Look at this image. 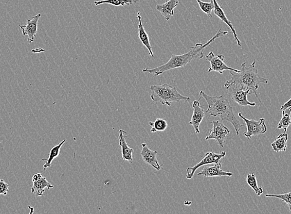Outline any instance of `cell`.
Listing matches in <instances>:
<instances>
[{"label": "cell", "mask_w": 291, "mask_h": 214, "mask_svg": "<svg viewBox=\"0 0 291 214\" xmlns=\"http://www.w3.org/2000/svg\"><path fill=\"white\" fill-rule=\"evenodd\" d=\"M265 197L278 198V199L286 202L289 207V209L291 211V192L286 193L285 194L282 195L267 194L265 195Z\"/></svg>", "instance_id": "cell-26"}, {"label": "cell", "mask_w": 291, "mask_h": 214, "mask_svg": "<svg viewBox=\"0 0 291 214\" xmlns=\"http://www.w3.org/2000/svg\"><path fill=\"white\" fill-rule=\"evenodd\" d=\"M221 163H219L215 164L214 166L211 167H205L201 172L198 173V175H201L204 177H222L228 176L231 177L233 175V173L229 172H224L221 169Z\"/></svg>", "instance_id": "cell-16"}, {"label": "cell", "mask_w": 291, "mask_h": 214, "mask_svg": "<svg viewBox=\"0 0 291 214\" xmlns=\"http://www.w3.org/2000/svg\"><path fill=\"white\" fill-rule=\"evenodd\" d=\"M33 185L31 188V192L34 193L36 197H40L44 195L45 189L51 190L54 188V185L47 181L45 177H43L40 173L33 175Z\"/></svg>", "instance_id": "cell-11"}, {"label": "cell", "mask_w": 291, "mask_h": 214, "mask_svg": "<svg viewBox=\"0 0 291 214\" xmlns=\"http://www.w3.org/2000/svg\"><path fill=\"white\" fill-rule=\"evenodd\" d=\"M149 125L152 127L151 129L152 133L165 131L168 127L167 121L163 119H157L154 122H149Z\"/></svg>", "instance_id": "cell-23"}, {"label": "cell", "mask_w": 291, "mask_h": 214, "mask_svg": "<svg viewBox=\"0 0 291 214\" xmlns=\"http://www.w3.org/2000/svg\"><path fill=\"white\" fill-rule=\"evenodd\" d=\"M238 117L241 118L245 123L247 127V132L244 133L245 137L251 138L252 136L264 134L267 131V127L265 124V120L263 118L255 120L248 119L243 116L240 113L238 114Z\"/></svg>", "instance_id": "cell-5"}, {"label": "cell", "mask_w": 291, "mask_h": 214, "mask_svg": "<svg viewBox=\"0 0 291 214\" xmlns=\"http://www.w3.org/2000/svg\"><path fill=\"white\" fill-rule=\"evenodd\" d=\"M127 132L124 130H120L119 131V145L122 148V159L124 161L129 162V163H133V153L134 150L129 147L126 142Z\"/></svg>", "instance_id": "cell-15"}, {"label": "cell", "mask_w": 291, "mask_h": 214, "mask_svg": "<svg viewBox=\"0 0 291 214\" xmlns=\"http://www.w3.org/2000/svg\"><path fill=\"white\" fill-rule=\"evenodd\" d=\"M288 140V135L286 132L280 134L271 144L273 150L276 152L286 151L287 149Z\"/></svg>", "instance_id": "cell-19"}, {"label": "cell", "mask_w": 291, "mask_h": 214, "mask_svg": "<svg viewBox=\"0 0 291 214\" xmlns=\"http://www.w3.org/2000/svg\"><path fill=\"white\" fill-rule=\"evenodd\" d=\"M41 17V14L38 13L35 16L27 20V24L25 26H19L21 29L22 35H27V41L29 43H33L35 40L36 34L38 32V22Z\"/></svg>", "instance_id": "cell-10"}, {"label": "cell", "mask_w": 291, "mask_h": 214, "mask_svg": "<svg viewBox=\"0 0 291 214\" xmlns=\"http://www.w3.org/2000/svg\"><path fill=\"white\" fill-rule=\"evenodd\" d=\"M66 142V140H63L62 142L59 143L58 145H56L55 147L52 148L49 154V158L48 159H42V161H46V163L44 165V170H47V168L51 167L52 161H54V159L58 158L60 156V149L62 146L64 145Z\"/></svg>", "instance_id": "cell-20"}, {"label": "cell", "mask_w": 291, "mask_h": 214, "mask_svg": "<svg viewBox=\"0 0 291 214\" xmlns=\"http://www.w3.org/2000/svg\"><path fill=\"white\" fill-rule=\"evenodd\" d=\"M226 154V152L224 151L220 152L219 154L214 152H207L204 158L199 164L195 165L194 167L187 168L186 178L188 180L192 179L194 176L195 171L201 166L220 163V160L224 158Z\"/></svg>", "instance_id": "cell-8"}, {"label": "cell", "mask_w": 291, "mask_h": 214, "mask_svg": "<svg viewBox=\"0 0 291 214\" xmlns=\"http://www.w3.org/2000/svg\"><path fill=\"white\" fill-rule=\"evenodd\" d=\"M179 4V0H169L165 3L158 4L156 8L166 20H169L174 16L175 9Z\"/></svg>", "instance_id": "cell-17"}, {"label": "cell", "mask_w": 291, "mask_h": 214, "mask_svg": "<svg viewBox=\"0 0 291 214\" xmlns=\"http://www.w3.org/2000/svg\"><path fill=\"white\" fill-rule=\"evenodd\" d=\"M138 0H102V1H95V6H99L102 4H110L115 6H125L130 5L133 3H136Z\"/></svg>", "instance_id": "cell-22"}, {"label": "cell", "mask_w": 291, "mask_h": 214, "mask_svg": "<svg viewBox=\"0 0 291 214\" xmlns=\"http://www.w3.org/2000/svg\"><path fill=\"white\" fill-rule=\"evenodd\" d=\"M228 33L229 32L222 31L220 29L218 31L217 33L212 38H211L208 42H207L205 44L203 45L201 43H197L195 47H190L191 50L187 53L181 54V55L172 54L170 60L164 64V65L153 68V69L146 68V69L143 70V72L149 73V74L158 76L163 74L164 72L168 71V70L185 67V66L193 60L203 58L204 56V49L207 47H208L211 43H213L217 38H219L220 36H226L228 35Z\"/></svg>", "instance_id": "cell-1"}, {"label": "cell", "mask_w": 291, "mask_h": 214, "mask_svg": "<svg viewBox=\"0 0 291 214\" xmlns=\"http://www.w3.org/2000/svg\"><path fill=\"white\" fill-rule=\"evenodd\" d=\"M142 149L140 154L143 161L147 165L152 166L156 170H160L163 165H159L158 159H157L158 151H152V150L150 149L147 147L146 143H142Z\"/></svg>", "instance_id": "cell-13"}, {"label": "cell", "mask_w": 291, "mask_h": 214, "mask_svg": "<svg viewBox=\"0 0 291 214\" xmlns=\"http://www.w3.org/2000/svg\"><path fill=\"white\" fill-rule=\"evenodd\" d=\"M246 181L250 187L253 189L256 195L260 196L263 194V188L258 185L257 179H256V175L255 173L248 174Z\"/></svg>", "instance_id": "cell-21"}, {"label": "cell", "mask_w": 291, "mask_h": 214, "mask_svg": "<svg viewBox=\"0 0 291 214\" xmlns=\"http://www.w3.org/2000/svg\"><path fill=\"white\" fill-rule=\"evenodd\" d=\"M201 99L200 97L199 100H195L192 103V108H193V113L189 122V124L192 125L194 129L195 133H200V125L201 124L202 120H203L205 116V111L204 109L200 105V100Z\"/></svg>", "instance_id": "cell-12"}, {"label": "cell", "mask_w": 291, "mask_h": 214, "mask_svg": "<svg viewBox=\"0 0 291 214\" xmlns=\"http://www.w3.org/2000/svg\"><path fill=\"white\" fill-rule=\"evenodd\" d=\"M198 4H199L200 9L203 11L204 13H205L208 17H212V15L211 13L214 10V3L213 0H211L209 3L206 2L202 1L201 0H196Z\"/></svg>", "instance_id": "cell-25"}, {"label": "cell", "mask_w": 291, "mask_h": 214, "mask_svg": "<svg viewBox=\"0 0 291 214\" xmlns=\"http://www.w3.org/2000/svg\"><path fill=\"white\" fill-rule=\"evenodd\" d=\"M229 89L230 93V97L234 102L237 103L238 105L242 106H255V102H251L247 99V96L251 94H254L253 91L249 88L244 89L240 86L233 85Z\"/></svg>", "instance_id": "cell-9"}, {"label": "cell", "mask_w": 291, "mask_h": 214, "mask_svg": "<svg viewBox=\"0 0 291 214\" xmlns=\"http://www.w3.org/2000/svg\"><path fill=\"white\" fill-rule=\"evenodd\" d=\"M9 184L4 181L3 179H0V195L6 196L9 190Z\"/></svg>", "instance_id": "cell-27"}, {"label": "cell", "mask_w": 291, "mask_h": 214, "mask_svg": "<svg viewBox=\"0 0 291 214\" xmlns=\"http://www.w3.org/2000/svg\"><path fill=\"white\" fill-rule=\"evenodd\" d=\"M291 108V98L288 100L286 103L284 104L283 106H281L280 110L286 111V109Z\"/></svg>", "instance_id": "cell-28"}, {"label": "cell", "mask_w": 291, "mask_h": 214, "mask_svg": "<svg viewBox=\"0 0 291 214\" xmlns=\"http://www.w3.org/2000/svg\"><path fill=\"white\" fill-rule=\"evenodd\" d=\"M289 109H290V111H289V113L288 114L285 113V111H282L283 117H282V119L278 125V129H283L285 132H287L288 127L291 125V108H289Z\"/></svg>", "instance_id": "cell-24"}, {"label": "cell", "mask_w": 291, "mask_h": 214, "mask_svg": "<svg viewBox=\"0 0 291 214\" xmlns=\"http://www.w3.org/2000/svg\"><path fill=\"white\" fill-rule=\"evenodd\" d=\"M200 97H203L207 103L208 108L206 113L210 114L213 117H219L221 120H226L233 125L237 135H239L240 129L245 126V124H240L238 120L236 119L233 113V107L231 106L230 102L225 98L224 96H209L206 95L203 91L200 92Z\"/></svg>", "instance_id": "cell-3"}, {"label": "cell", "mask_w": 291, "mask_h": 214, "mask_svg": "<svg viewBox=\"0 0 291 214\" xmlns=\"http://www.w3.org/2000/svg\"><path fill=\"white\" fill-rule=\"evenodd\" d=\"M213 128L210 130V133L205 138L206 140H215L218 145L220 147H224L225 139L230 134L231 131L219 120H214L211 122Z\"/></svg>", "instance_id": "cell-6"}, {"label": "cell", "mask_w": 291, "mask_h": 214, "mask_svg": "<svg viewBox=\"0 0 291 214\" xmlns=\"http://www.w3.org/2000/svg\"><path fill=\"white\" fill-rule=\"evenodd\" d=\"M213 1L214 3V14H215L219 19L221 20L222 22H224V23L228 26L229 28L231 29V33H233L234 39H235L236 42L237 43L238 46L242 48V43H241L240 40L238 39L237 34L236 33L235 29H234L231 20H229L226 15H225L223 8H222V7H220L219 4H218L217 0H213Z\"/></svg>", "instance_id": "cell-14"}, {"label": "cell", "mask_w": 291, "mask_h": 214, "mask_svg": "<svg viewBox=\"0 0 291 214\" xmlns=\"http://www.w3.org/2000/svg\"><path fill=\"white\" fill-rule=\"evenodd\" d=\"M256 61L254 60L253 63L248 67L246 66V63H242L241 66V69L238 73L236 72L234 74L233 71L230 72L232 78L230 81H227L224 84V87L226 90H228L231 86L235 85L240 86L244 89H249L253 91L254 95H255L256 99H258L259 101L261 102L259 99L256 90L258 89L259 85L261 83L267 84L268 80L261 77L260 75L258 74V70L255 67Z\"/></svg>", "instance_id": "cell-2"}, {"label": "cell", "mask_w": 291, "mask_h": 214, "mask_svg": "<svg viewBox=\"0 0 291 214\" xmlns=\"http://www.w3.org/2000/svg\"><path fill=\"white\" fill-rule=\"evenodd\" d=\"M137 19H138V37H139L141 42L143 43L146 48L148 49L149 55L152 58H154V54L152 52V47L150 43V40L148 34L146 32L145 27L143 26L142 20V16L140 12H138Z\"/></svg>", "instance_id": "cell-18"}, {"label": "cell", "mask_w": 291, "mask_h": 214, "mask_svg": "<svg viewBox=\"0 0 291 214\" xmlns=\"http://www.w3.org/2000/svg\"><path fill=\"white\" fill-rule=\"evenodd\" d=\"M206 59L207 61L210 63V67L208 70V72L215 71L219 72L220 74H222L225 70H229V71L237 73L240 72L239 70L234 69V68L227 66L224 62V56L222 54L215 55L213 52H210L206 56Z\"/></svg>", "instance_id": "cell-7"}, {"label": "cell", "mask_w": 291, "mask_h": 214, "mask_svg": "<svg viewBox=\"0 0 291 214\" xmlns=\"http://www.w3.org/2000/svg\"><path fill=\"white\" fill-rule=\"evenodd\" d=\"M151 92V99L154 102H158L163 105L171 106L172 102H187L190 98L181 95L176 88L169 84L161 85H151L149 87Z\"/></svg>", "instance_id": "cell-4"}]
</instances>
